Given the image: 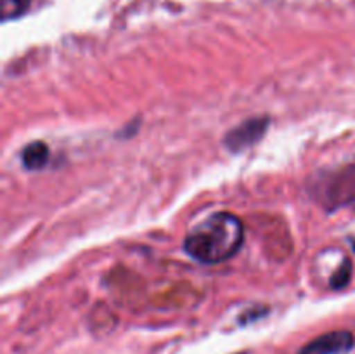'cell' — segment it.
I'll use <instances>...</instances> for the list:
<instances>
[{
    "label": "cell",
    "instance_id": "obj_1",
    "mask_svg": "<svg viewBox=\"0 0 355 354\" xmlns=\"http://www.w3.org/2000/svg\"><path fill=\"white\" fill-rule=\"evenodd\" d=\"M245 242V226L231 212H215L189 229L184 250L201 264H220L234 257Z\"/></svg>",
    "mask_w": 355,
    "mask_h": 354
},
{
    "label": "cell",
    "instance_id": "obj_2",
    "mask_svg": "<svg viewBox=\"0 0 355 354\" xmlns=\"http://www.w3.org/2000/svg\"><path fill=\"white\" fill-rule=\"evenodd\" d=\"M269 124V117H253L250 120H245L241 125L227 132L224 139L225 148L232 153H241L252 148L266 135Z\"/></svg>",
    "mask_w": 355,
    "mask_h": 354
},
{
    "label": "cell",
    "instance_id": "obj_3",
    "mask_svg": "<svg viewBox=\"0 0 355 354\" xmlns=\"http://www.w3.org/2000/svg\"><path fill=\"white\" fill-rule=\"evenodd\" d=\"M354 335L347 330L324 333L309 342L298 354H345L354 347Z\"/></svg>",
    "mask_w": 355,
    "mask_h": 354
},
{
    "label": "cell",
    "instance_id": "obj_4",
    "mask_svg": "<svg viewBox=\"0 0 355 354\" xmlns=\"http://www.w3.org/2000/svg\"><path fill=\"white\" fill-rule=\"evenodd\" d=\"M51 158V149L44 141H33L28 146H24L21 153V162L23 167L28 170H40L44 169Z\"/></svg>",
    "mask_w": 355,
    "mask_h": 354
},
{
    "label": "cell",
    "instance_id": "obj_5",
    "mask_svg": "<svg viewBox=\"0 0 355 354\" xmlns=\"http://www.w3.org/2000/svg\"><path fill=\"white\" fill-rule=\"evenodd\" d=\"M31 0H0V7H2V19L9 21L14 17H19L21 14L26 12L30 7Z\"/></svg>",
    "mask_w": 355,
    "mask_h": 354
},
{
    "label": "cell",
    "instance_id": "obj_6",
    "mask_svg": "<svg viewBox=\"0 0 355 354\" xmlns=\"http://www.w3.org/2000/svg\"><path fill=\"white\" fill-rule=\"evenodd\" d=\"M350 281V262L349 260H345V262L342 264V267L340 269H336V273L333 274L331 278V287L333 288H343L347 283Z\"/></svg>",
    "mask_w": 355,
    "mask_h": 354
},
{
    "label": "cell",
    "instance_id": "obj_7",
    "mask_svg": "<svg viewBox=\"0 0 355 354\" xmlns=\"http://www.w3.org/2000/svg\"><path fill=\"white\" fill-rule=\"evenodd\" d=\"M354 248H355V246H354Z\"/></svg>",
    "mask_w": 355,
    "mask_h": 354
}]
</instances>
